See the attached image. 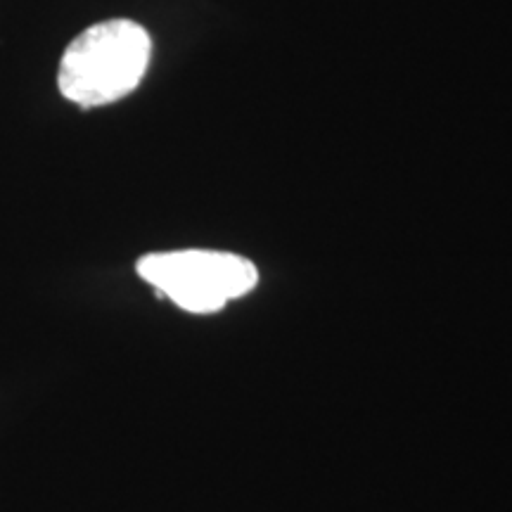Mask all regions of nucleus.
Here are the masks:
<instances>
[{
    "label": "nucleus",
    "mask_w": 512,
    "mask_h": 512,
    "mask_svg": "<svg viewBox=\"0 0 512 512\" xmlns=\"http://www.w3.org/2000/svg\"><path fill=\"white\" fill-rule=\"evenodd\" d=\"M138 273L159 294L190 313L219 311L259 283V271L252 261L207 249L143 256Z\"/></svg>",
    "instance_id": "2"
},
{
    "label": "nucleus",
    "mask_w": 512,
    "mask_h": 512,
    "mask_svg": "<svg viewBox=\"0 0 512 512\" xmlns=\"http://www.w3.org/2000/svg\"><path fill=\"white\" fill-rule=\"evenodd\" d=\"M150 34L131 19L93 24L64 50L57 86L81 107H102L126 98L150 64Z\"/></svg>",
    "instance_id": "1"
}]
</instances>
